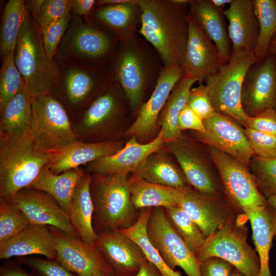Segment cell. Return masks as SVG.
I'll return each mask as SVG.
<instances>
[{
	"label": "cell",
	"instance_id": "obj_24",
	"mask_svg": "<svg viewBox=\"0 0 276 276\" xmlns=\"http://www.w3.org/2000/svg\"><path fill=\"white\" fill-rule=\"evenodd\" d=\"M223 13L228 21L231 53H254L259 31L254 0H233Z\"/></svg>",
	"mask_w": 276,
	"mask_h": 276
},
{
	"label": "cell",
	"instance_id": "obj_51",
	"mask_svg": "<svg viewBox=\"0 0 276 276\" xmlns=\"http://www.w3.org/2000/svg\"><path fill=\"white\" fill-rule=\"evenodd\" d=\"M96 0H70L71 13L80 17H88L96 6Z\"/></svg>",
	"mask_w": 276,
	"mask_h": 276
},
{
	"label": "cell",
	"instance_id": "obj_45",
	"mask_svg": "<svg viewBox=\"0 0 276 276\" xmlns=\"http://www.w3.org/2000/svg\"><path fill=\"white\" fill-rule=\"evenodd\" d=\"M248 143L255 156L264 158H276V136L248 128H244Z\"/></svg>",
	"mask_w": 276,
	"mask_h": 276
},
{
	"label": "cell",
	"instance_id": "obj_33",
	"mask_svg": "<svg viewBox=\"0 0 276 276\" xmlns=\"http://www.w3.org/2000/svg\"><path fill=\"white\" fill-rule=\"evenodd\" d=\"M84 174L82 170L77 168L55 174L47 165L30 188L51 195L68 215L75 189Z\"/></svg>",
	"mask_w": 276,
	"mask_h": 276
},
{
	"label": "cell",
	"instance_id": "obj_21",
	"mask_svg": "<svg viewBox=\"0 0 276 276\" xmlns=\"http://www.w3.org/2000/svg\"><path fill=\"white\" fill-rule=\"evenodd\" d=\"M94 245L117 276H133L147 260L139 245L119 231L99 233Z\"/></svg>",
	"mask_w": 276,
	"mask_h": 276
},
{
	"label": "cell",
	"instance_id": "obj_57",
	"mask_svg": "<svg viewBox=\"0 0 276 276\" xmlns=\"http://www.w3.org/2000/svg\"><path fill=\"white\" fill-rule=\"evenodd\" d=\"M95 276H117L113 271H102Z\"/></svg>",
	"mask_w": 276,
	"mask_h": 276
},
{
	"label": "cell",
	"instance_id": "obj_48",
	"mask_svg": "<svg viewBox=\"0 0 276 276\" xmlns=\"http://www.w3.org/2000/svg\"><path fill=\"white\" fill-rule=\"evenodd\" d=\"M247 128L276 136V109L265 108L256 116L248 117Z\"/></svg>",
	"mask_w": 276,
	"mask_h": 276
},
{
	"label": "cell",
	"instance_id": "obj_4",
	"mask_svg": "<svg viewBox=\"0 0 276 276\" xmlns=\"http://www.w3.org/2000/svg\"><path fill=\"white\" fill-rule=\"evenodd\" d=\"M72 15L54 61L76 60L109 65L118 46L119 39L88 17Z\"/></svg>",
	"mask_w": 276,
	"mask_h": 276
},
{
	"label": "cell",
	"instance_id": "obj_58",
	"mask_svg": "<svg viewBox=\"0 0 276 276\" xmlns=\"http://www.w3.org/2000/svg\"><path fill=\"white\" fill-rule=\"evenodd\" d=\"M231 276H245L235 267L233 269Z\"/></svg>",
	"mask_w": 276,
	"mask_h": 276
},
{
	"label": "cell",
	"instance_id": "obj_3",
	"mask_svg": "<svg viewBox=\"0 0 276 276\" xmlns=\"http://www.w3.org/2000/svg\"><path fill=\"white\" fill-rule=\"evenodd\" d=\"M14 60L32 100L50 93L58 78V66L47 57L40 29L27 10L15 49Z\"/></svg>",
	"mask_w": 276,
	"mask_h": 276
},
{
	"label": "cell",
	"instance_id": "obj_19",
	"mask_svg": "<svg viewBox=\"0 0 276 276\" xmlns=\"http://www.w3.org/2000/svg\"><path fill=\"white\" fill-rule=\"evenodd\" d=\"M12 201L24 213L30 223L52 226L80 239L68 214L49 194L28 188L18 192Z\"/></svg>",
	"mask_w": 276,
	"mask_h": 276
},
{
	"label": "cell",
	"instance_id": "obj_13",
	"mask_svg": "<svg viewBox=\"0 0 276 276\" xmlns=\"http://www.w3.org/2000/svg\"><path fill=\"white\" fill-rule=\"evenodd\" d=\"M241 104L248 117L276 109V55L267 54L249 67L244 79Z\"/></svg>",
	"mask_w": 276,
	"mask_h": 276
},
{
	"label": "cell",
	"instance_id": "obj_29",
	"mask_svg": "<svg viewBox=\"0 0 276 276\" xmlns=\"http://www.w3.org/2000/svg\"><path fill=\"white\" fill-rule=\"evenodd\" d=\"M246 214L250 223L255 250L260 260L259 276H272L269 266V252L276 235V212L267 202Z\"/></svg>",
	"mask_w": 276,
	"mask_h": 276
},
{
	"label": "cell",
	"instance_id": "obj_17",
	"mask_svg": "<svg viewBox=\"0 0 276 276\" xmlns=\"http://www.w3.org/2000/svg\"><path fill=\"white\" fill-rule=\"evenodd\" d=\"M128 111L131 112L126 97L120 86L113 81L86 107L78 130L83 134L100 132L122 119Z\"/></svg>",
	"mask_w": 276,
	"mask_h": 276
},
{
	"label": "cell",
	"instance_id": "obj_9",
	"mask_svg": "<svg viewBox=\"0 0 276 276\" xmlns=\"http://www.w3.org/2000/svg\"><path fill=\"white\" fill-rule=\"evenodd\" d=\"M28 137L37 149L49 154L77 141L65 107L50 93L32 100Z\"/></svg>",
	"mask_w": 276,
	"mask_h": 276
},
{
	"label": "cell",
	"instance_id": "obj_35",
	"mask_svg": "<svg viewBox=\"0 0 276 276\" xmlns=\"http://www.w3.org/2000/svg\"><path fill=\"white\" fill-rule=\"evenodd\" d=\"M128 187L136 210L176 205L180 190L148 182L134 174L128 178Z\"/></svg>",
	"mask_w": 276,
	"mask_h": 276
},
{
	"label": "cell",
	"instance_id": "obj_50",
	"mask_svg": "<svg viewBox=\"0 0 276 276\" xmlns=\"http://www.w3.org/2000/svg\"><path fill=\"white\" fill-rule=\"evenodd\" d=\"M178 124L180 131L186 129L204 132L203 120L196 114L187 105L179 114Z\"/></svg>",
	"mask_w": 276,
	"mask_h": 276
},
{
	"label": "cell",
	"instance_id": "obj_32",
	"mask_svg": "<svg viewBox=\"0 0 276 276\" xmlns=\"http://www.w3.org/2000/svg\"><path fill=\"white\" fill-rule=\"evenodd\" d=\"M134 174L163 186L181 190L192 188L181 169L159 150L149 155Z\"/></svg>",
	"mask_w": 276,
	"mask_h": 276
},
{
	"label": "cell",
	"instance_id": "obj_6",
	"mask_svg": "<svg viewBox=\"0 0 276 276\" xmlns=\"http://www.w3.org/2000/svg\"><path fill=\"white\" fill-rule=\"evenodd\" d=\"M49 158L50 154L37 149L28 136L0 139L1 200L12 201L18 192L30 188Z\"/></svg>",
	"mask_w": 276,
	"mask_h": 276
},
{
	"label": "cell",
	"instance_id": "obj_54",
	"mask_svg": "<svg viewBox=\"0 0 276 276\" xmlns=\"http://www.w3.org/2000/svg\"><path fill=\"white\" fill-rule=\"evenodd\" d=\"M212 3L217 8L223 10V8L227 4L229 5L233 0H211Z\"/></svg>",
	"mask_w": 276,
	"mask_h": 276
},
{
	"label": "cell",
	"instance_id": "obj_8",
	"mask_svg": "<svg viewBox=\"0 0 276 276\" xmlns=\"http://www.w3.org/2000/svg\"><path fill=\"white\" fill-rule=\"evenodd\" d=\"M257 60L254 53H231L229 61L204 80L216 112L234 118L244 128L248 117L241 104L242 85L247 70Z\"/></svg>",
	"mask_w": 276,
	"mask_h": 276
},
{
	"label": "cell",
	"instance_id": "obj_14",
	"mask_svg": "<svg viewBox=\"0 0 276 276\" xmlns=\"http://www.w3.org/2000/svg\"><path fill=\"white\" fill-rule=\"evenodd\" d=\"M176 205L189 215L205 238L220 229L239 213L224 196L206 195L193 188L179 190Z\"/></svg>",
	"mask_w": 276,
	"mask_h": 276
},
{
	"label": "cell",
	"instance_id": "obj_20",
	"mask_svg": "<svg viewBox=\"0 0 276 276\" xmlns=\"http://www.w3.org/2000/svg\"><path fill=\"white\" fill-rule=\"evenodd\" d=\"M183 76L181 65L164 67L154 90L141 107L136 119L127 130L128 136L137 139L145 137L155 130L163 108L174 87Z\"/></svg>",
	"mask_w": 276,
	"mask_h": 276
},
{
	"label": "cell",
	"instance_id": "obj_25",
	"mask_svg": "<svg viewBox=\"0 0 276 276\" xmlns=\"http://www.w3.org/2000/svg\"><path fill=\"white\" fill-rule=\"evenodd\" d=\"M88 17L123 41L139 33L142 10L139 0H129L122 4L95 7Z\"/></svg>",
	"mask_w": 276,
	"mask_h": 276
},
{
	"label": "cell",
	"instance_id": "obj_12",
	"mask_svg": "<svg viewBox=\"0 0 276 276\" xmlns=\"http://www.w3.org/2000/svg\"><path fill=\"white\" fill-rule=\"evenodd\" d=\"M148 237L166 264L181 268L187 276H201L200 262L178 234L163 208H152L147 224Z\"/></svg>",
	"mask_w": 276,
	"mask_h": 276
},
{
	"label": "cell",
	"instance_id": "obj_56",
	"mask_svg": "<svg viewBox=\"0 0 276 276\" xmlns=\"http://www.w3.org/2000/svg\"><path fill=\"white\" fill-rule=\"evenodd\" d=\"M267 202L274 209L276 212V197L272 196L268 198L267 199ZM276 241V235L274 237Z\"/></svg>",
	"mask_w": 276,
	"mask_h": 276
},
{
	"label": "cell",
	"instance_id": "obj_26",
	"mask_svg": "<svg viewBox=\"0 0 276 276\" xmlns=\"http://www.w3.org/2000/svg\"><path fill=\"white\" fill-rule=\"evenodd\" d=\"M39 255L56 260L55 237L49 226L29 223L21 232L0 243V258Z\"/></svg>",
	"mask_w": 276,
	"mask_h": 276
},
{
	"label": "cell",
	"instance_id": "obj_11",
	"mask_svg": "<svg viewBox=\"0 0 276 276\" xmlns=\"http://www.w3.org/2000/svg\"><path fill=\"white\" fill-rule=\"evenodd\" d=\"M208 151L218 173L224 196L236 211L246 214L267 203L249 168L213 147L208 146Z\"/></svg>",
	"mask_w": 276,
	"mask_h": 276
},
{
	"label": "cell",
	"instance_id": "obj_41",
	"mask_svg": "<svg viewBox=\"0 0 276 276\" xmlns=\"http://www.w3.org/2000/svg\"><path fill=\"white\" fill-rule=\"evenodd\" d=\"M29 223L24 213L12 201L1 200L0 243L17 235Z\"/></svg>",
	"mask_w": 276,
	"mask_h": 276
},
{
	"label": "cell",
	"instance_id": "obj_44",
	"mask_svg": "<svg viewBox=\"0 0 276 276\" xmlns=\"http://www.w3.org/2000/svg\"><path fill=\"white\" fill-rule=\"evenodd\" d=\"M72 15L70 12L41 30L46 54L52 61H54L58 46L69 26Z\"/></svg>",
	"mask_w": 276,
	"mask_h": 276
},
{
	"label": "cell",
	"instance_id": "obj_47",
	"mask_svg": "<svg viewBox=\"0 0 276 276\" xmlns=\"http://www.w3.org/2000/svg\"><path fill=\"white\" fill-rule=\"evenodd\" d=\"M21 261L41 276H78L56 260L24 258Z\"/></svg>",
	"mask_w": 276,
	"mask_h": 276
},
{
	"label": "cell",
	"instance_id": "obj_46",
	"mask_svg": "<svg viewBox=\"0 0 276 276\" xmlns=\"http://www.w3.org/2000/svg\"><path fill=\"white\" fill-rule=\"evenodd\" d=\"M187 105L203 120L212 117L216 113L208 90L202 83L191 88Z\"/></svg>",
	"mask_w": 276,
	"mask_h": 276
},
{
	"label": "cell",
	"instance_id": "obj_18",
	"mask_svg": "<svg viewBox=\"0 0 276 276\" xmlns=\"http://www.w3.org/2000/svg\"><path fill=\"white\" fill-rule=\"evenodd\" d=\"M165 143L193 188L206 195L224 196L220 181L200 151L190 142L180 135L176 140Z\"/></svg>",
	"mask_w": 276,
	"mask_h": 276
},
{
	"label": "cell",
	"instance_id": "obj_2",
	"mask_svg": "<svg viewBox=\"0 0 276 276\" xmlns=\"http://www.w3.org/2000/svg\"><path fill=\"white\" fill-rule=\"evenodd\" d=\"M189 0H139V34L156 50L164 67L182 65L188 37Z\"/></svg>",
	"mask_w": 276,
	"mask_h": 276
},
{
	"label": "cell",
	"instance_id": "obj_53",
	"mask_svg": "<svg viewBox=\"0 0 276 276\" xmlns=\"http://www.w3.org/2000/svg\"><path fill=\"white\" fill-rule=\"evenodd\" d=\"M0 276H33L17 266H8L1 270Z\"/></svg>",
	"mask_w": 276,
	"mask_h": 276
},
{
	"label": "cell",
	"instance_id": "obj_7",
	"mask_svg": "<svg viewBox=\"0 0 276 276\" xmlns=\"http://www.w3.org/2000/svg\"><path fill=\"white\" fill-rule=\"evenodd\" d=\"M90 191L95 225L102 232L129 227L139 214L131 200L128 175L93 173Z\"/></svg>",
	"mask_w": 276,
	"mask_h": 276
},
{
	"label": "cell",
	"instance_id": "obj_52",
	"mask_svg": "<svg viewBox=\"0 0 276 276\" xmlns=\"http://www.w3.org/2000/svg\"><path fill=\"white\" fill-rule=\"evenodd\" d=\"M133 276H164L152 263L146 260L141 265L138 271Z\"/></svg>",
	"mask_w": 276,
	"mask_h": 276
},
{
	"label": "cell",
	"instance_id": "obj_28",
	"mask_svg": "<svg viewBox=\"0 0 276 276\" xmlns=\"http://www.w3.org/2000/svg\"><path fill=\"white\" fill-rule=\"evenodd\" d=\"M189 14L202 32L217 48L223 64L231 58V47L223 11L211 0H189Z\"/></svg>",
	"mask_w": 276,
	"mask_h": 276
},
{
	"label": "cell",
	"instance_id": "obj_38",
	"mask_svg": "<svg viewBox=\"0 0 276 276\" xmlns=\"http://www.w3.org/2000/svg\"><path fill=\"white\" fill-rule=\"evenodd\" d=\"M254 8L259 27L254 53L260 60L267 54L269 44L276 34V1L254 0Z\"/></svg>",
	"mask_w": 276,
	"mask_h": 276
},
{
	"label": "cell",
	"instance_id": "obj_1",
	"mask_svg": "<svg viewBox=\"0 0 276 276\" xmlns=\"http://www.w3.org/2000/svg\"><path fill=\"white\" fill-rule=\"evenodd\" d=\"M109 66L113 81L123 90L131 114L138 113L154 90L164 67L159 54L137 33L119 41Z\"/></svg>",
	"mask_w": 276,
	"mask_h": 276
},
{
	"label": "cell",
	"instance_id": "obj_16",
	"mask_svg": "<svg viewBox=\"0 0 276 276\" xmlns=\"http://www.w3.org/2000/svg\"><path fill=\"white\" fill-rule=\"evenodd\" d=\"M57 259L60 263L78 276H95L102 271H113L95 246L73 237L52 226Z\"/></svg>",
	"mask_w": 276,
	"mask_h": 276
},
{
	"label": "cell",
	"instance_id": "obj_5",
	"mask_svg": "<svg viewBox=\"0 0 276 276\" xmlns=\"http://www.w3.org/2000/svg\"><path fill=\"white\" fill-rule=\"evenodd\" d=\"M248 218L239 213L220 229L206 238L194 252L201 263L211 257L221 258L232 265L245 276H259V258L247 242Z\"/></svg>",
	"mask_w": 276,
	"mask_h": 276
},
{
	"label": "cell",
	"instance_id": "obj_49",
	"mask_svg": "<svg viewBox=\"0 0 276 276\" xmlns=\"http://www.w3.org/2000/svg\"><path fill=\"white\" fill-rule=\"evenodd\" d=\"M234 266L227 261L211 257L200 263L201 276H231Z\"/></svg>",
	"mask_w": 276,
	"mask_h": 276
},
{
	"label": "cell",
	"instance_id": "obj_10",
	"mask_svg": "<svg viewBox=\"0 0 276 276\" xmlns=\"http://www.w3.org/2000/svg\"><path fill=\"white\" fill-rule=\"evenodd\" d=\"M56 63L59 68V76L50 92L60 91L69 106L75 110L86 107L102 89L113 81L109 65L76 60Z\"/></svg>",
	"mask_w": 276,
	"mask_h": 276
},
{
	"label": "cell",
	"instance_id": "obj_40",
	"mask_svg": "<svg viewBox=\"0 0 276 276\" xmlns=\"http://www.w3.org/2000/svg\"><path fill=\"white\" fill-rule=\"evenodd\" d=\"M249 169L262 195L266 199L276 197V158H264L254 156Z\"/></svg>",
	"mask_w": 276,
	"mask_h": 276
},
{
	"label": "cell",
	"instance_id": "obj_30",
	"mask_svg": "<svg viewBox=\"0 0 276 276\" xmlns=\"http://www.w3.org/2000/svg\"><path fill=\"white\" fill-rule=\"evenodd\" d=\"M32 99L25 84L0 110V139L16 140L28 137L32 119Z\"/></svg>",
	"mask_w": 276,
	"mask_h": 276
},
{
	"label": "cell",
	"instance_id": "obj_42",
	"mask_svg": "<svg viewBox=\"0 0 276 276\" xmlns=\"http://www.w3.org/2000/svg\"><path fill=\"white\" fill-rule=\"evenodd\" d=\"M15 51L2 62L0 71V110L19 91L24 85L14 60Z\"/></svg>",
	"mask_w": 276,
	"mask_h": 276
},
{
	"label": "cell",
	"instance_id": "obj_15",
	"mask_svg": "<svg viewBox=\"0 0 276 276\" xmlns=\"http://www.w3.org/2000/svg\"><path fill=\"white\" fill-rule=\"evenodd\" d=\"M204 132H198V139L208 146L218 149L249 168L255 154L248 143L244 128L234 118L216 112L203 120Z\"/></svg>",
	"mask_w": 276,
	"mask_h": 276
},
{
	"label": "cell",
	"instance_id": "obj_23",
	"mask_svg": "<svg viewBox=\"0 0 276 276\" xmlns=\"http://www.w3.org/2000/svg\"><path fill=\"white\" fill-rule=\"evenodd\" d=\"M162 132L152 141L141 144L135 136L116 153L103 157L86 165L89 172L103 175H125L135 173L143 161L151 153L160 150L164 144Z\"/></svg>",
	"mask_w": 276,
	"mask_h": 276
},
{
	"label": "cell",
	"instance_id": "obj_39",
	"mask_svg": "<svg viewBox=\"0 0 276 276\" xmlns=\"http://www.w3.org/2000/svg\"><path fill=\"white\" fill-rule=\"evenodd\" d=\"M164 209L178 234L194 252L205 239L199 227L180 207L171 205Z\"/></svg>",
	"mask_w": 276,
	"mask_h": 276
},
{
	"label": "cell",
	"instance_id": "obj_27",
	"mask_svg": "<svg viewBox=\"0 0 276 276\" xmlns=\"http://www.w3.org/2000/svg\"><path fill=\"white\" fill-rule=\"evenodd\" d=\"M123 147L120 141L83 143L77 140L62 150L50 154L48 167L53 173L58 174L113 154Z\"/></svg>",
	"mask_w": 276,
	"mask_h": 276
},
{
	"label": "cell",
	"instance_id": "obj_43",
	"mask_svg": "<svg viewBox=\"0 0 276 276\" xmlns=\"http://www.w3.org/2000/svg\"><path fill=\"white\" fill-rule=\"evenodd\" d=\"M71 12L70 0H41L33 15L40 30Z\"/></svg>",
	"mask_w": 276,
	"mask_h": 276
},
{
	"label": "cell",
	"instance_id": "obj_37",
	"mask_svg": "<svg viewBox=\"0 0 276 276\" xmlns=\"http://www.w3.org/2000/svg\"><path fill=\"white\" fill-rule=\"evenodd\" d=\"M26 11L25 1L24 0H9L4 7L0 30L2 62L15 51Z\"/></svg>",
	"mask_w": 276,
	"mask_h": 276
},
{
	"label": "cell",
	"instance_id": "obj_36",
	"mask_svg": "<svg viewBox=\"0 0 276 276\" xmlns=\"http://www.w3.org/2000/svg\"><path fill=\"white\" fill-rule=\"evenodd\" d=\"M152 208L141 209L136 221L129 227L118 230L134 241L142 249L146 259L154 265L164 276H182L170 268L150 242L147 233V224Z\"/></svg>",
	"mask_w": 276,
	"mask_h": 276
},
{
	"label": "cell",
	"instance_id": "obj_34",
	"mask_svg": "<svg viewBox=\"0 0 276 276\" xmlns=\"http://www.w3.org/2000/svg\"><path fill=\"white\" fill-rule=\"evenodd\" d=\"M197 79L183 76L175 85L158 117L165 143L177 139L181 135L178 120L180 113L187 105V99Z\"/></svg>",
	"mask_w": 276,
	"mask_h": 276
},
{
	"label": "cell",
	"instance_id": "obj_31",
	"mask_svg": "<svg viewBox=\"0 0 276 276\" xmlns=\"http://www.w3.org/2000/svg\"><path fill=\"white\" fill-rule=\"evenodd\" d=\"M91 176L84 173L75 189L69 217L80 238L85 243L94 245L98 234L93 225L94 205L90 187Z\"/></svg>",
	"mask_w": 276,
	"mask_h": 276
},
{
	"label": "cell",
	"instance_id": "obj_55",
	"mask_svg": "<svg viewBox=\"0 0 276 276\" xmlns=\"http://www.w3.org/2000/svg\"><path fill=\"white\" fill-rule=\"evenodd\" d=\"M267 54L276 55V34L274 35L269 44Z\"/></svg>",
	"mask_w": 276,
	"mask_h": 276
},
{
	"label": "cell",
	"instance_id": "obj_22",
	"mask_svg": "<svg viewBox=\"0 0 276 276\" xmlns=\"http://www.w3.org/2000/svg\"><path fill=\"white\" fill-rule=\"evenodd\" d=\"M188 37L181 65L185 77L197 79L200 83L222 63L219 51L200 29L194 19L188 17Z\"/></svg>",
	"mask_w": 276,
	"mask_h": 276
}]
</instances>
